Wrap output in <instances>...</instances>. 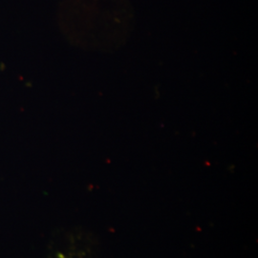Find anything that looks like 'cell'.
<instances>
[{
    "label": "cell",
    "mask_w": 258,
    "mask_h": 258,
    "mask_svg": "<svg viewBox=\"0 0 258 258\" xmlns=\"http://www.w3.org/2000/svg\"><path fill=\"white\" fill-rule=\"evenodd\" d=\"M60 25L75 45L110 52L127 40L134 12L128 0H66L60 11Z\"/></svg>",
    "instance_id": "1"
}]
</instances>
